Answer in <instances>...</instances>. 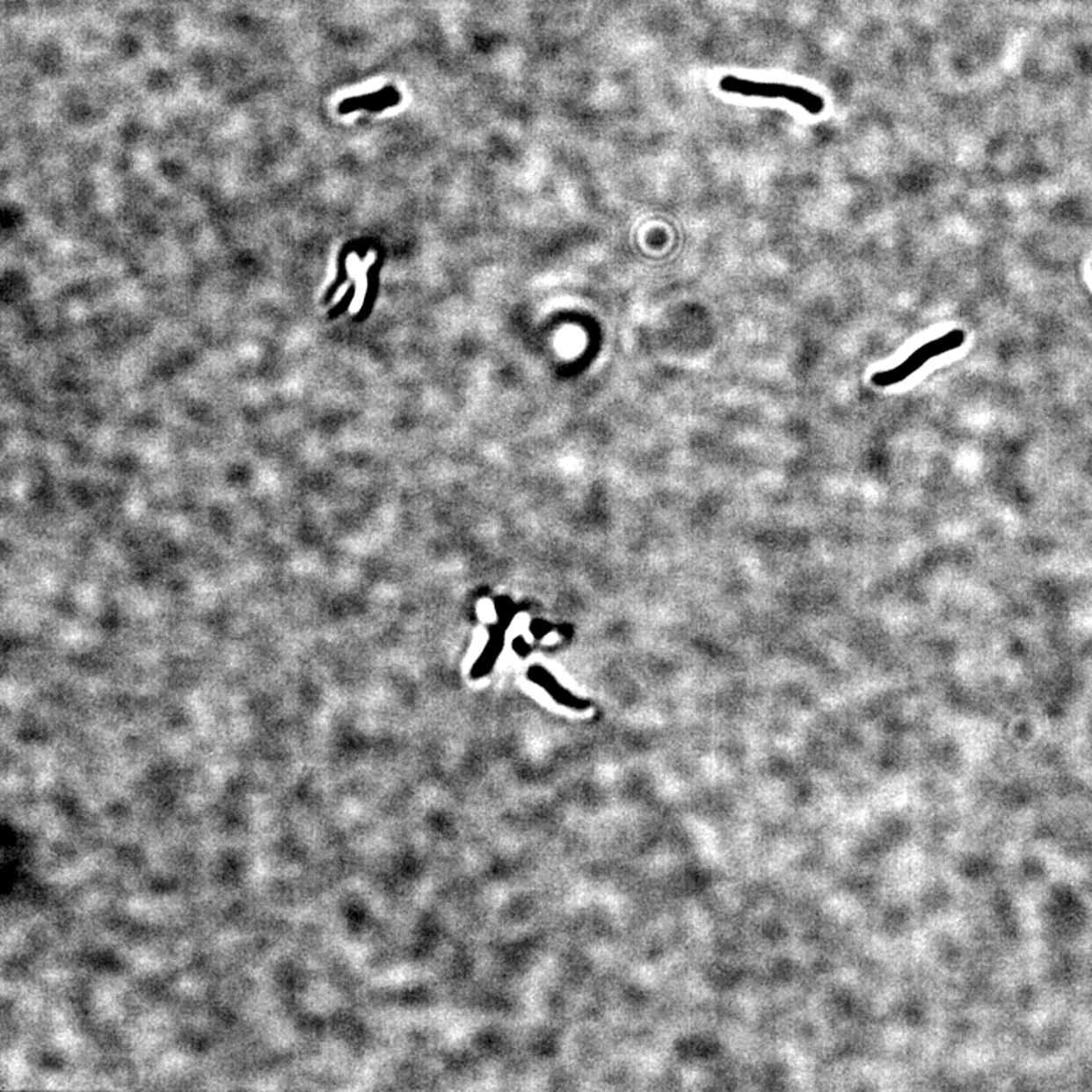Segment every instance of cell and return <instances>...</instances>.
Masks as SVG:
<instances>
[{
	"mask_svg": "<svg viewBox=\"0 0 1092 1092\" xmlns=\"http://www.w3.org/2000/svg\"><path fill=\"white\" fill-rule=\"evenodd\" d=\"M938 348L935 340L922 345L921 348L916 349L915 353L909 355L903 363L899 364L894 369L883 370L872 375V384L880 389L885 387L895 386L903 381L907 380L910 375H914L916 370L921 369L922 366L933 359L938 357Z\"/></svg>",
	"mask_w": 1092,
	"mask_h": 1092,
	"instance_id": "7a4b0ae2",
	"label": "cell"
},
{
	"mask_svg": "<svg viewBox=\"0 0 1092 1092\" xmlns=\"http://www.w3.org/2000/svg\"><path fill=\"white\" fill-rule=\"evenodd\" d=\"M403 100V94L399 93L395 87H384L375 93L363 94L357 98H351L340 104L339 111L342 114H348L353 111L366 110L370 113H381L387 108L399 106Z\"/></svg>",
	"mask_w": 1092,
	"mask_h": 1092,
	"instance_id": "3957f363",
	"label": "cell"
},
{
	"mask_svg": "<svg viewBox=\"0 0 1092 1092\" xmlns=\"http://www.w3.org/2000/svg\"><path fill=\"white\" fill-rule=\"evenodd\" d=\"M719 89L725 93L742 94V96H757L769 99H786L795 106L804 108L809 114H821L824 110V99L811 90L783 83H759L742 77L725 75L719 81Z\"/></svg>",
	"mask_w": 1092,
	"mask_h": 1092,
	"instance_id": "6da1fadb",
	"label": "cell"
}]
</instances>
